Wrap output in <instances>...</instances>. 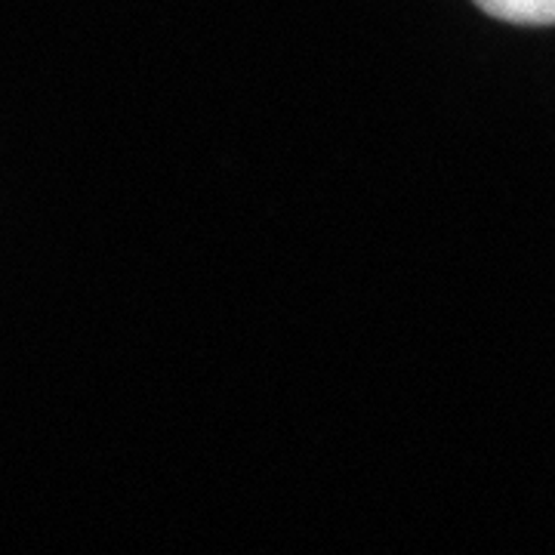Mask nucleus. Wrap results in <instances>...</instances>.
Masks as SVG:
<instances>
[{
  "mask_svg": "<svg viewBox=\"0 0 555 555\" xmlns=\"http://www.w3.org/2000/svg\"><path fill=\"white\" fill-rule=\"evenodd\" d=\"M485 13L513 25H555V0H476Z\"/></svg>",
  "mask_w": 555,
  "mask_h": 555,
  "instance_id": "nucleus-1",
  "label": "nucleus"
}]
</instances>
